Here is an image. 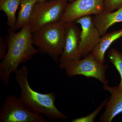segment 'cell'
Segmentation results:
<instances>
[{"label":"cell","instance_id":"1","mask_svg":"<svg viewBox=\"0 0 122 122\" xmlns=\"http://www.w3.org/2000/svg\"><path fill=\"white\" fill-rule=\"evenodd\" d=\"M8 32L5 39L7 54L0 63V78L7 85L10 75L15 74L20 64L30 61L39 52L33 44L30 22L18 32L9 28Z\"/></svg>","mask_w":122,"mask_h":122},{"label":"cell","instance_id":"2","mask_svg":"<svg viewBox=\"0 0 122 122\" xmlns=\"http://www.w3.org/2000/svg\"><path fill=\"white\" fill-rule=\"evenodd\" d=\"M29 73L27 66L24 65L14 74L20 89V100L31 111L45 116L50 120L67 119L68 116L61 112L55 105L56 93L53 91L41 93L33 90L29 83Z\"/></svg>","mask_w":122,"mask_h":122},{"label":"cell","instance_id":"3","mask_svg":"<svg viewBox=\"0 0 122 122\" xmlns=\"http://www.w3.org/2000/svg\"><path fill=\"white\" fill-rule=\"evenodd\" d=\"M67 24L60 21L46 25L32 33L33 44L41 54L59 62L65 45Z\"/></svg>","mask_w":122,"mask_h":122},{"label":"cell","instance_id":"4","mask_svg":"<svg viewBox=\"0 0 122 122\" xmlns=\"http://www.w3.org/2000/svg\"><path fill=\"white\" fill-rule=\"evenodd\" d=\"M59 67L61 70H65L69 77L82 75L87 78H95L103 85H108L109 83L106 76L108 66L97 61L92 52L82 59L60 62Z\"/></svg>","mask_w":122,"mask_h":122},{"label":"cell","instance_id":"5","mask_svg":"<svg viewBox=\"0 0 122 122\" xmlns=\"http://www.w3.org/2000/svg\"><path fill=\"white\" fill-rule=\"evenodd\" d=\"M68 0H46L36 3L30 23L32 33L47 24L61 20Z\"/></svg>","mask_w":122,"mask_h":122},{"label":"cell","instance_id":"6","mask_svg":"<svg viewBox=\"0 0 122 122\" xmlns=\"http://www.w3.org/2000/svg\"><path fill=\"white\" fill-rule=\"evenodd\" d=\"M42 115L30 110L19 97L9 94L0 111V122H46Z\"/></svg>","mask_w":122,"mask_h":122},{"label":"cell","instance_id":"7","mask_svg":"<svg viewBox=\"0 0 122 122\" xmlns=\"http://www.w3.org/2000/svg\"><path fill=\"white\" fill-rule=\"evenodd\" d=\"M105 0H75L67 4L61 21L67 24L87 15H97L105 11Z\"/></svg>","mask_w":122,"mask_h":122},{"label":"cell","instance_id":"8","mask_svg":"<svg viewBox=\"0 0 122 122\" xmlns=\"http://www.w3.org/2000/svg\"><path fill=\"white\" fill-rule=\"evenodd\" d=\"M75 22L80 24L81 27L79 45V55L81 58L93 52L102 36L94 24L91 15L80 18Z\"/></svg>","mask_w":122,"mask_h":122},{"label":"cell","instance_id":"9","mask_svg":"<svg viewBox=\"0 0 122 122\" xmlns=\"http://www.w3.org/2000/svg\"><path fill=\"white\" fill-rule=\"evenodd\" d=\"M75 22L67 24L66 27L65 45L59 62L81 59L79 55L81 31Z\"/></svg>","mask_w":122,"mask_h":122},{"label":"cell","instance_id":"10","mask_svg":"<svg viewBox=\"0 0 122 122\" xmlns=\"http://www.w3.org/2000/svg\"><path fill=\"white\" fill-rule=\"evenodd\" d=\"M103 89L111 94L106 106L105 111L100 116L101 122H111L115 117L122 112V87H111L103 85Z\"/></svg>","mask_w":122,"mask_h":122},{"label":"cell","instance_id":"11","mask_svg":"<svg viewBox=\"0 0 122 122\" xmlns=\"http://www.w3.org/2000/svg\"><path fill=\"white\" fill-rule=\"evenodd\" d=\"M95 25L99 31L101 36L105 35L111 26L117 23L122 22V6L115 12L105 11L93 17Z\"/></svg>","mask_w":122,"mask_h":122},{"label":"cell","instance_id":"12","mask_svg":"<svg viewBox=\"0 0 122 122\" xmlns=\"http://www.w3.org/2000/svg\"><path fill=\"white\" fill-rule=\"evenodd\" d=\"M122 37V29L106 33L102 37L98 44L93 51L94 56L101 63H105L106 52L114 41Z\"/></svg>","mask_w":122,"mask_h":122},{"label":"cell","instance_id":"13","mask_svg":"<svg viewBox=\"0 0 122 122\" xmlns=\"http://www.w3.org/2000/svg\"><path fill=\"white\" fill-rule=\"evenodd\" d=\"M37 0H21L20 9L17 18L16 30L21 29L30 21Z\"/></svg>","mask_w":122,"mask_h":122},{"label":"cell","instance_id":"14","mask_svg":"<svg viewBox=\"0 0 122 122\" xmlns=\"http://www.w3.org/2000/svg\"><path fill=\"white\" fill-rule=\"evenodd\" d=\"M21 0H0V11L4 12L7 18V25L11 30H16V14Z\"/></svg>","mask_w":122,"mask_h":122},{"label":"cell","instance_id":"15","mask_svg":"<svg viewBox=\"0 0 122 122\" xmlns=\"http://www.w3.org/2000/svg\"><path fill=\"white\" fill-rule=\"evenodd\" d=\"M108 57L110 62L115 66L120 74L121 81L118 86L122 87V53L112 48L108 53Z\"/></svg>","mask_w":122,"mask_h":122},{"label":"cell","instance_id":"16","mask_svg":"<svg viewBox=\"0 0 122 122\" xmlns=\"http://www.w3.org/2000/svg\"><path fill=\"white\" fill-rule=\"evenodd\" d=\"M110 97L107 98L94 111L89 114L81 117L76 118L71 120L72 122H94L99 112L106 106Z\"/></svg>","mask_w":122,"mask_h":122},{"label":"cell","instance_id":"17","mask_svg":"<svg viewBox=\"0 0 122 122\" xmlns=\"http://www.w3.org/2000/svg\"><path fill=\"white\" fill-rule=\"evenodd\" d=\"M105 12H111L122 6V0H105Z\"/></svg>","mask_w":122,"mask_h":122},{"label":"cell","instance_id":"18","mask_svg":"<svg viewBox=\"0 0 122 122\" xmlns=\"http://www.w3.org/2000/svg\"><path fill=\"white\" fill-rule=\"evenodd\" d=\"M7 45L5 39L3 37L0 36V60L5 58L7 55Z\"/></svg>","mask_w":122,"mask_h":122},{"label":"cell","instance_id":"19","mask_svg":"<svg viewBox=\"0 0 122 122\" xmlns=\"http://www.w3.org/2000/svg\"><path fill=\"white\" fill-rule=\"evenodd\" d=\"M46 0H37V2H42V1H45ZM69 0L71 2H73V1H74L75 0Z\"/></svg>","mask_w":122,"mask_h":122}]
</instances>
